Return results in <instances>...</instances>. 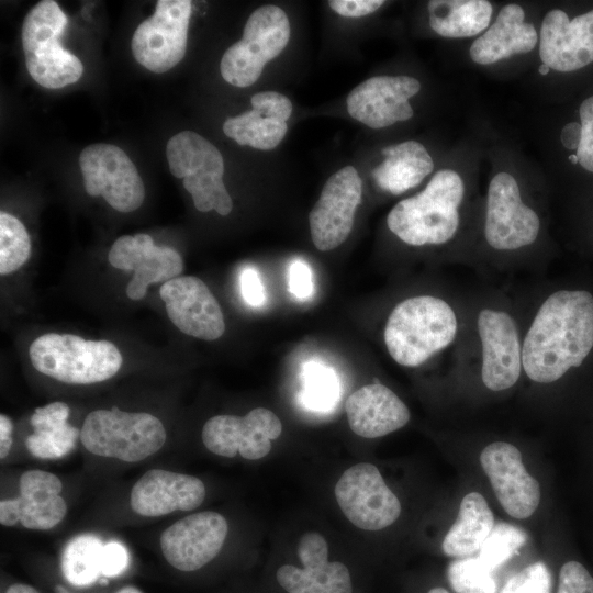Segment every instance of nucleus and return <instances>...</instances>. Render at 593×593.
I'll use <instances>...</instances> for the list:
<instances>
[{"label":"nucleus","mask_w":593,"mask_h":593,"mask_svg":"<svg viewBox=\"0 0 593 593\" xmlns=\"http://www.w3.org/2000/svg\"><path fill=\"white\" fill-rule=\"evenodd\" d=\"M426 593H449V592L444 588L436 586V588L429 589Z\"/></svg>","instance_id":"49530a36"},{"label":"nucleus","mask_w":593,"mask_h":593,"mask_svg":"<svg viewBox=\"0 0 593 593\" xmlns=\"http://www.w3.org/2000/svg\"><path fill=\"white\" fill-rule=\"evenodd\" d=\"M29 354L38 372L68 384L105 381L119 372L123 362L113 343L72 334H44L31 344Z\"/></svg>","instance_id":"20e7f679"},{"label":"nucleus","mask_w":593,"mask_h":593,"mask_svg":"<svg viewBox=\"0 0 593 593\" xmlns=\"http://www.w3.org/2000/svg\"><path fill=\"white\" fill-rule=\"evenodd\" d=\"M427 8L433 31L450 38L470 37L484 31L493 11L486 0H432Z\"/></svg>","instance_id":"7c9ffc66"},{"label":"nucleus","mask_w":593,"mask_h":593,"mask_svg":"<svg viewBox=\"0 0 593 593\" xmlns=\"http://www.w3.org/2000/svg\"><path fill=\"white\" fill-rule=\"evenodd\" d=\"M494 526V516L479 492L463 496L456 522L443 540V551L449 557H469L479 551Z\"/></svg>","instance_id":"c756f323"},{"label":"nucleus","mask_w":593,"mask_h":593,"mask_svg":"<svg viewBox=\"0 0 593 593\" xmlns=\"http://www.w3.org/2000/svg\"><path fill=\"white\" fill-rule=\"evenodd\" d=\"M540 220L526 205L515 178L496 174L489 184L484 236L495 250L511 251L532 245L538 237Z\"/></svg>","instance_id":"f8f14e48"},{"label":"nucleus","mask_w":593,"mask_h":593,"mask_svg":"<svg viewBox=\"0 0 593 593\" xmlns=\"http://www.w3.org/2000/svg\"><path fill=\"white\" fill-rule=\"evenodd\" d=\"M345 407L350 429L365 438L393 433L411 417L405 403L381 383L361 387L348 396Z\"/></svg>","instance_id":"a878e982"},{"label":"nucleus","mask_w":593,"mask_h":593,"mask_svg":"<svg viewBox=\"0 0 593 593\" xmlns=\"http://www.w3.org/2000/svg\"><path fill=\"white\" fill-rule=\"evenodd\" d=\"M477 331L483 384L494 392L512 388L523 371V340L516 321L504 310L484 307L478 314Z\"/></svg>","instance_id":"ddd939ff"},{"label":"nucleus","mask_w":593,"mask_h":593,"mask_svg":"<svg viewBox=\"0 0 593 593\" xmlns=\"http://www.w3.org/2000/svg\"><path fill=\"white\" fill-rule=\"evenodd\" d=\"M79 165L88 194L102 195L113 209L123 213L142 205L144 183L120 147L103 143L89 145L81 152Z\"/></svg>","instance_id":"9d476101"},{"label":"nucleus","mask_w":593,"mask_h":593,"mask_svg":"<svg viewBox=\"0 0 593 593\" xmlns=\"http://www.w3.org/2000/svg\"><path fill=\"white\" fill-rule=\"evenodd\" d=\"M447 577L458 593H495L492 570L479 558L468 557L449 564Z\"/></svg>","instance_id":"c9c22d12"},{"label":"nucleus","mask_w":593,"mask_h":593,"mask_svg":"<svg viewBox=\"0 0 593 593\" xmlns=\"http://www.w3.org/2000/svg\"><path fill=\"white\" fill-rule=\"evenodd\" d=\"M289 38L290 23L281 8L267 4L256 9L245 24L242 40L227 48L221 59L223 79L239 88L251 86Z\"/></svg>","instance_id":"6e6552de"},{"label":"nucleus","mask_w":593,"mask_h":593,"mask_svg":"<svg viewBox=\"0 0 593 593\" xmlns=\"http://www.w3.org/2000/svg\"><path fill=\"white\" fill-rule=\"evenodd\" d=\"M109 262L116 269L134 271L126 294L135 301L146 295L150 283L177 278L183 268L182 258L174 248L156 246L148 234L119 237L109 251Z\"/></svg>","instance_id":"5701e85b"},{"label":"nucleus","mask_w":593,"mask_h":593,"mask_svg":"<svg viewBox=\"0 0 593 593\" xmlns=\"http://www.w3.org/2000/svg\"><path fill=\"white\" fill-rule=\"evenodd\" d=\"M523 371L553 383L593 358V291L561 288L539 305L522 342Z\"/></svg>","instance_id":"f257e3e1"},{"label":"nucleus","mask_w":593,"mask_h":593,"mask_svg":"<svg viewBox=\"0 0 593 593\" xmlns=\"http://www.w3.org/2000/svg\"><path fill=\"white\" fill-rule=\"evenodd\" d=\"M130 556L126 547L116 540L103 545L102 575L113 578L122 574L128 567Z\"/></svg>","instance_id":"ea45409f"},{"label":"nucleus","mask_w":593,"mask_h":593,"mask_svg":"<svg viewBox=\"0 0 593 593\" xmlns=\"http://www.w3.org/2000/svg\"><path fill=\"white\" fill-rule=\"evenodd\" d=\"M13 424L9 416L0 414V458L4 459L12 446Z\"/></svg>","instance_id":"37998d69"},{"label":"nucleus","mask_w":593,"mask_h":593,"mask_svg":"<svg viewBox=\"0 0 593 593\" xmlns=\"http://www.w3.org/2000/svg\"><path fill=\"white\" fill-rule=\"evenodd\" d=\"M289 291L300 301H306L314 294V280L311 267L303 260H293L288 270Z\"/></svg>","instance_id":"58836bf2"},{"label":"nucleus","mask_w":593,"mask_h":593,"mask_svg":"<svg viewBox=\"0 0 593 593\" xmlns=\"http://www.w3.org/2000/svg\"><path fill=\"white\" fill-rule=\"evenodd\" d=\"M524 10L518 4L503 7L494 23L472 43L471 59L480 65H490L533 51L538 35L534 25L524 22Z\"/></svg>","instance_id":"bb28decb"},{"label":"nucleus","mask_w":593,"mask_h":593,"mask_svg":"<svg viewBox=\"0 0 593 593\" xmlns=\"http://www.w3.org/2000/svg\"><path fill=\"white\" fill-rule=\"evenodd\" d=\"M385 159L372 171L380 189L399 195L418 186L434 169V161L418 142L407 141L382 149Z\"/></svg>","instance_id":"cd10ccee"},{"label":"nucleus","mask_w":593,"mask_h":593,"mask_svg":"<svg viewBox=\"0 0 593 593\" xmlns=\"http://www.w3.org/2000/svg\"><path fill=\"white\" fill-rule=\"evenodd\" d=\"M480 462L497 501L510 516L523 519L535 513L540 503V485L526 470L517 447L494 441L481 451Z\"/></svg>","instance_id":"6ab92c4d"},{"label":"nucleus","mask_w":593,"mask_h":593,"mask_svg":"<svg viewBox=\"0 0 593 593\" xmlns=\"http://www.w3.org/2000/svg\"><path fill=\"white\" fill-rule=\"evenodd\" d=\"M226 518L213 511L184 516L160 535V549L175 569L192 572L211 562L227 536Z\"/></svg>","instance_id":"a211bd4d"},{"label":"nucleus","mask_w":593,"mask_h":593,"mask_svg":"<svg viewBox=\"0 0 593 593\" xmlns=\"http://www.w3.org/2000/svg\"><path fill=\"white\" fill-rule=\"evenodd\" d=\"M57 593H69L64 586L57 585L56 586ZM116 593H143L141 590L134 586H124L121 590H119Z\"/></svg>","instance_id":"a18cd8bd"},{"label":"nucleus","mask_w":593,"mask_h":593,"mask_svg":"<svg viewBox=\"0 0 593 593\" xmlns=\"http://www.w3.org/2000/svg\"><path fill=\"white\" fill-rule=\"evenodd\" d=\"M240 291L244 301L250 306H261L266 300L265 288L259 272L254 268H245L240 273Z\"/></svg>","instance_id":"a19ab883"},{"label":"nucleus","mask_w":593,"mask_h":593,"mask_svg":"<svg viewBox=\"0 0 593 593\" xmlns=\"http://www.w3.org/2000/svg\"><path fill=\"white\" fill-rule=\"evenodd\" d=\"M159 294L169 320L182 333L204 340H214L224 334L221 306L201 279L174 278L160 287Z\"/></svg>","instance_id":"aec40b11"},{"label":"nucleus","mask_w":593,"mask_h":593,"mask_svg":"<svg viewBox=\"0 0 593 593\" xmlns=\"http://www.w3.org/2000/svg\"><path fill=\"white\" fill-rule=\"evenodd\" d=\"M557 593H593V577L580 562L568 561L560 569Z\"/></svg>","instance_id":"4c0bfd02"},{"label":"nucleus","mask_w":593,"mask_h":593,"mask_svg":"<svg viewBox=\"0 0 593 593\" xmlns=\"http://www.w3.org/2000/svg\"><path fill=\"white\" fill-rule=\"evenodd\" d=\"M539 56L542 64L561 74L593 67V8L572 16L561 9L549 11L540 27Z\"/></svg>","instance_id":"dca6fc26"},{"label":"nucleus","mask_w":593,"mask_h":593,"mask_svg":"<svg viewBox=\"0 0 593 593\" xmlns=\"http://www.w3.org/2000/svg\"><path fill=\"white\" fill-rule=\"evenodd\" d=\"M5 593H38V591L29 584L15 583L10 585Z\"/></svg>","instance_id":"c03bdc74"},{"label":"nucleus","mask_w":593,"mask_h":593,"mask_svg":"<svg viewBox=\"0 0 593 593\" xmlns=\"http://www.w3.org/2000/svg\"><path fill=\"white\" fill-rule=\"evenodd\" d=\"M102 540L91 534L79 535L66 545L61 571L72 585L87 586L102 575Z\"/></svg>","instance_id":"2f4dec72"},{"label":"nucleus","mask_w":593,"mask_h":593,"mask_svg":"<svg viewBox=\"0 0 593 593\" xmlns=\"http://www.w3.org/2000/svg\"><path fill=\"white\" fill-rule=\"evenodd\" d=\"M69 406L60 401L35 409L30 418L33 433L27 436V450L40 459H58L68 455L80 437V430L67 422Z\"/></svg>","instance_id":"c85d7f7f"},{"label":"nucleus","mask_w":593,"mask_h":593,"mask_svg":"<svg viewBox=\"0 0 593 593\" xmlns=\"http://www.w3.org/2000/svg\"><path fill=\"white\" fill-rule=\"evenodd\" d=\"M205 493L204 483L197 477L152 469L133 485L130 505L138 515L157 517L194 510L202 504Z\"/></svg>","instance_id":"b1692460"},{"label":"nucleus","mask_w":593,"mask_h":593,"mask_svg":"<svg viewBox=\"0 0 593 593\" xmlns=\"http://www.w3.org/2000/svg\"><path fill=\"white\" fill-rule=\"evenodd\" d=\"M465 194L460 176L451 169L436 172L425 189L396 203L387 216L389 230L410 246L441 245L459 227Z\"/></svg>","instance_id":"7ed1b4c3"},{"label":"nucleus","mask_w":593,"mask_h":593,"mask_svg":"<svg viewBox=\"0 0 593 593\" xmlns=\"http://www.w3.org/2000/svg\"><path fill=\"white\" fill-rule=\"evenodd\" d=\"M190 0H158L154 13L132 37V53L146 69L163 74L184 57L191 16Z\"/></svg>","instance_id":"1a4fd4ad"},{"label":"nucleus","mask_w":593,"mask_h":593,"mask_svg":"<svg viewBox=\"0 0 593 593\" xmlns=\"http://www.w3.org/2000/svg\"><path fill=\"white\" fill-rule=\"evenodd\" d=\"M454 307L434 295L411 296L391 311L383 338L391 358L403 367H418L447 348L458 334Z\"/></svg>","instance_id":"f03ea898"},{"label":"nucleus","mask_w":593,"mask_h":593,"mask_svg":"<svg viewBox=\"0 0 593 593\" xmlns=\"http://www.w3.org/2000/svg\"><path fill=\"white\" fill-rule=\"evenodd\" d=\"M500 593H551V574L544 562H535L512 575Z\"/></svg>","instance_id":"e433bc0d"},{"label":"nucleus","mask_w":593,"mask_h":593,"mask_svg":"<svg viewBox=\"0 0 593 593\" xmlns=\"http://www.w3.org/2000/svg\"><path fill=\"white\" fill-rule=\"evenodd\" d=\"M527 541V534L519 527L500 522L479 550V558L493 571L516 555Z\"/></svg>","instance_id":"f704fd0d"},{"label":"nucleus","mask_w":593,"mask_h":593,"mask_svg":"<svg viewBox=\"0 0 593 593\" xmlns=\"http://www.w3.org/2000/svg\"><path fill=\"white\" fill-rule=\"evenodd\" d=\"M66 25V14L53 0L36 3L23 21L25 65L32 79L42 87H66L78 81L83 72L80 59L59 43Z\"/></svg>","instance_id":"39448f33"},{"label":"nucleus","mask_w":593,"mask_h":593,"mask_svg":"<svg viewBox=\"0 0 593 593\" xmlns=\"http://www.w3.org/2000/svg\"><path fill=\"white\" fill-rule=\"evenodd\" d=\"M335 497L344 515L365 530L383 529L401 514L399 499L372 463L348 468L335 485Z\"/></svg>","instance_id":"9b49d317"},{"label":"nucleus","mask_w":593,"mask_h":593,"mask_svg":"<svg viewBox=\"0 0 593 593\" xmlns=\"http://www.w3.org/2000/svg\"><path fill=\"white\" fill-rule=\"evenodd\" d=\"M302 403L312 411H329L340 398L339 379L326 365L316 361L305 363L302 369Z\"/></svg>","instance_id":"473e14b6"},{"label":"nucleus","mask_w":593,"mask_h":593,"mask_svg":"<svg viewBox=\"0 0 593 593\" xmlns=\"http://www.w3.org/2000/svg\"><path fill=\"white\" fill-rule=\"evenodd\" d=\"M251 110L227 119L224 134L237 144L271 150L283 139L292 113L291 101L282 93L262 91L250 99Z\"/></svg>","instance_id":"393cba45"},{"label":"nucleus","mask_w":593,"mask_h":593,"mask_svg":"<svg viewBox=\"0 0 593 593\" xmlns=\"http://www.w3.org/2000/svg\"><path fill=\"white\" fill-rule=\"evenodd\" d=\"M166 156L171 175L183 179L200 212L215 210L227 215L233 202L224 183V160L220 150L203 136L182 131L167 143Z\"/></svg>","instance_id":"0eeeda50"},{"label":"nucleus","mask_w":593,"mask_h":593,"mask_svg":"<svg viewBox=\"0 0 593 593\" xmlns=\"http://www.w3.org/2000/svg\"><path fill=\"white\" fill-rule=\"evenodd\" d=\"M20 495L0 502V523L36 530H46L58 525L67 513V504L60 495L63 483L52 472L27 470L19 483Z\"/></svg>","instance_id":"4be33fe9"},{"label":"nucleus","mask_w":593,"mask_h":593,"mask_svg":"<svg viewBox=\"0 0 593 593\" xmlns=\"http://www.w3.org/2000/svg\"><path fill=\"white\" fill-rule=\"evenodd\" d=\"M382 0H332L328 2L332 10L343 16L360 18L377 11Z\"/></svg>","instance_id":"79ce46f5"},{"label":"nucleus","mask_w":593,"mask_h":593,"mask_svg":"<svg viewBox=\"0 0 593 593\" xmlns=\"http://www.w3.org/2000/svg\"><path fill=\"white\" fill-rule=\"evenodd\" d=\"M419 90L421 82L410 76H374L349 92L347 110L371 128L387 127L413 116L409 99Z\"/></svg>","instance_id":"412c9836"},{"label":"nucleus","mask_w":593,"mask_h":593,"mask_svg":"<svg viewBox=\"0 0 593 593\" xmlns=\"http://www.w3.org/2000/svg\"><path fill=\"white\" fill-rule=\"evenodd\" d=\"M166 437V429L156 416L125 412L116 406L90 412L80 429V440L88 451L125 462H137L156 454Z\"/></svg>","instance_id":"423d86ee"},{"label":"nucleus","mask_w":593,"mask_h":593,"mask_svg":"<svg viewBox=\"0 0 593 593\" xmlns=\"http://www.w3.org/2000/svg\"><path fill=\"white\" fill-rule=\"evenodd\" d=\"M361 195L362 182L353 166L337 170L327 179L309 214L312 242L318 250L335 249L347 239Z\"/></svg>","instance_id":"2eb2a0df"},{"label":"nucleus","mask_w":593,"mask_h":593,"mask_svg":"<svg viewBox=\"0 0 593 593\" xmlns=\"http://www.w3.org/2000/svg\"><path fill=\"white\" fill-rule=\"evenodd\" d=\"M296 553L301 566L284 563L277 568L275 580L284 593H354L349 568L328 559V545L315 532L302 535Z\"/></svg>","instance_id":"f3484780"},{"label":"nucleus","mask_w":593,"mask_h":593,"mask_svg":"<svg viewBox=\"0 0 593 593\" xmlns=\"http://www.w3.org/2000/svg\"><path fill=\"white\" fill-rule=\"evenodd\" d=\"M31 255V239L23 223L15 216L0 213V273L16 271Z\"/></svg>","instance_id":"72a5a7b5"},{"label":"nucleus","mask_w":593,"mask_h":593,"mask_svg":"<svg viewBox=\"0 0 593 593\" xmlns=\"http://www.w3.org/2000/svg\"><path fill=\"white\" fill-rule=\"evenodd\" d=\"M282 432L278 416L270 410L257 407L245 416L216 415L202 428V441L208 450L223 457L257 460L269 454L271 440Z\"/></svg>","instance_id":"4468645a"},{"label":"nucleus","mask_w":593,"mask_h":593,"mask_svg":"<svg viewBox=\"0 0 593 593\" xmlns=\"http://www.w3.org/2000/svg\"><path fill=\"white\" fill-rule=\"evenodd\" d=\"M550 70H551V69H550L547 65H545V64H542L541 66H539V69H538V71H539L540 75H548V74L550 72Z\"/></svg>","instance_id":"de8ad7c7"}]
</instances>
